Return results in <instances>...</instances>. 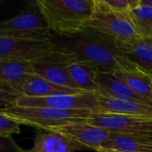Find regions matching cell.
Instances as JSON below:
<instances>
[{
	"label": "cell",
	"instance_id": "cell-1",
	"mask_svg": "<svg viewBox=\"0 0 152 152\" xmlns=\"http://www.w3.org/2000/svg\"><path fill=\"white\" fill-rule=\"evenodd\" d=\"M57 44L72 52L79 60L94 64L100 73L139 69L118 49L114 43L93 33L84 32Z\"/></svg>",
	"mask_w": 152,
	"mask_h": 152
},
{
	"label": "cell",
	"instance_id": "cell-2",
	"mask_svg": "<svg viewBox=\"0 0 152 152\" xmlns=\"http://www.w3.org/2000/svg\"><path fill=\"white\" fill-rule=\"evenodd\" d=\"M51 30L61 37L81 35L93 16L95 0H37Z\"/></svg>",
	"mask_w": 152,
	"mask_h": 152
},
{
	"label": "cell",
	"instance_id": "cell-3",
	"mask_svg": "<svg viewBox=\"0 0 152 152\" xmlns=\"http://www.w3.org/2000/svg\"><path fill=\"white\" fill-rule=\"evenodd\" d=\"M0 111L20 125L48 130V132L69 124L86 122L94 114V111L88 110H61L43 107H18L13 105L3 107Z\"/></svg>",
	"mask_w": 152,
	"mask_h": 152
},
{
	"label": "cell",
	"instance_id": "cell-4",
	"mask_svg": "<svg viewBox=\"0 0 152 152\" xmlns=\"http://www.w3.org/2000/svg\"><path fill=\"white\" fill-rule=\"evenodd\" d=\"M84 32L95 34L115 45L139 37L130 17L111 11L103 0H95L94 12L86 25Z\"/></svg>",
	"mask_w": 152,
	"mask_h": 152
},
{
	"label": "cell",
	"instance_id": "cell-5",
	"mask_svg": "<svg viewBox=\"0 0 152 152\" xmlns=\"http://www.w3.org/2000/svg\"><path fill=\"white\" fill-rule=\"evenodd\" d=\"M51 28L36 2L0 25V36L15 38H51Z\"/></svg>",
	"mask_w": 152,
	"mask_h": 152
},
{
	"label": "cell",
	"instance_id": "cell-6",
	"mask_svg": "<svg viewBox=\"0 0 152 152\" xmlns=\"http://www.w3.org/2000/svg\"><path fill=\"white\" fill-rule=\"evenodd\" d=\"M56 47V43L51 38H15L0 36V60L40 62L49 57Z\"/></svg>",
	"mask_w": 152,
	"mask_h": 152
},
{
	"label": "cell",
	"instance_id": "cell-7",
	"mask_svg": "<svg viewBox=\"0 0 152 152\" xmlns=\"http://www.w3.org/2000/svg\"><path fill=\"white\" fill-rule=\"evenodd\" d=\"M12 105L18 107H43L61 110H88L94 113H100V105L96 95L84 92L75 94H61L45 97L20 96Z\"/></svg>",
	"mask_w": 152,
	"mask_h": 152
},
{
	"label": "cell",
	"instance_id": "cell-8",
	"mask_svg": "<svg viewBox=\"0 0 152 152\" xmlns=\"http://www.w3.org/2000/svg\"><path fill=\"white\" fill-rule=\"evenodd\" d=\"M86 123L102 127L112 133L152 137V118L111 113H94L86 120Z\"/></svg>",
	"mask_w": 152,
	"mask_h": 152
},
{
	"label": "cell",
	"instance_id": "cell-9",
	"mask_svg": "<svg viewBox=\"0 0 152 152\" xmlns=\"http://www.w3.org/2000/svg\"><path fill=\"white\" fill-rule=\"evenodd\" d=\"M34 74L31 62L4 59L0 60V85L2 102L6 106L12 103V94L27 78Z\"/></svg>",
	"mask_w": 152,
	"mask_h": 152
},
{
	"label": "cell",
	"instance_id": "cell-10",
	"mask_svg": "<svg viewBox=\"0 0 152 152\" xmlns=\"http://www.w3.org/2000/svg\"><path fill=\"white\" fill-rule=\"evenodd\" d=\"M53 132L65 134L84 145L88 150H94L96 151L103 148L104 144L111 136L110 131L90 125L86 122L69 124L55 129Z\"/></svg>",
	"mask_w": 152,
	"mask_h": 152
},
{
	"label": "cell",
	"instance_id": "cell-11",
	"mask_svg": "<svg viewBox=\"0 0 152 152\" xmlns=\"http://www.w3.org/2000/svg\"><path fill=\"white\" fill-rule=\"evenodd\" d=\"M78 93L82 92L54 85L45 78L33 74L28 78H27L18 88L15 89L12 94V103L18 97L20 96L45 97L61 94H75Z\"/></svg>",
	"mask_w": 152,
	"mask_h": 152
},
{
	"label": "cell",
	"instance_id": "cell-12",
	"mask_svg": "<svg viewBox=\"0 0 152 152\" xmlns=\"http://www.w3.org/2000/svg\"><path fill=\"white\" fill-rule=\"evenodd\" d=\"M16 149L19 152H74L88 150L70 137L53 131L37 134L33 147L29 150H22L18 146Z\"/></svg>",
	"mask_w": 152,
	"mask_h": 152
},
{
	"label": "cell",
	"instance_id": "cell-13",
	"mask_svg": "<svg viewBox=\"0 0 152 152\" xmlns=\"http://www.w3.org/2000/svg\"><path fill=\"white\" fill-rule=\"evenodd\" d=\"M116 46L134 64L152 77V37H137Z\"/></svg>",
	"mask_w": 152,
	"mask_h": 152
},
{
	"label": "cell",
	"instance_id": "cell-14",
	"mask_svg": "<svg viewBox=\"0 0 152 152\" xmlns=\"http://www.w3.org/2000/svg\"><path fill=\"white\" fill-rule=\"evenodd\" d=\"M68 72L78 90L98 95H104L98 85L97 75L99 69L92 63L79 60L69 63L67 66Z\"/></svg>",
	"mask_w": 152,
	"mask_h": 152
},
{
	"label": "cell",
	"instance_id": "cell-15",
	"mask_svg": "<svg viewBox=\"0 0 152 152\" xmlns=\"http://www.w3.org/2000/svg\"><path fill=\"white\" fill-rule=\"evenodd\" d=\"M96 95L100 113H111L152 118V105L132 101H121L108 96Z\"/></svg>",
	"mask_w": 152,
	"mask_h": 152
},
{
	"label": "cell",
	"instance_id": "cell-16",
	"mask_svg": "<svg viewBox=\"0 0 152 152\" xmlns=\"http://www.w3.org/2000/svg\"><path fill=\"white\" fill-rule=\"evenodd\" d=\"M97 82L104 95L121 101H132L152 105L151 101L146 100L135 94L122 80L114 73H98Z\"/></svg>",
	"mask_w": 152,
	"mask_h": 152
},
{
	"label": "cell",
	"instance_id": "cell-17",
	"mask_svg": "<svg viewBox=\"0 0 152 152\" xmlns=\"http://www.w3.org/2000/svg\"><path fill=\"white\" fill-rule=\"evenodd\" d=\"M103 148L126 152H152V137L111 132Z\"/></svg>",
	"mask_w": 152,
	"mask_h": 152
},
{
	"label": "cell",
	"instance_id": "cell-18",
	"mask_svg": "<svg viewBox=\"0 0 152 152\" xmlns=\"http://www.w3.org/2000/svg\"><path fill=\"white\" fill-rule=\"evenodd\" d=\"M135 94L152 102V77L141 69L134 70H120L114 73Z\"/></svg>",
	"mask_w": 152,
	"mask_h": 152
},
{
	"label": "cell",
	"instance_id": "cell-19",
	"mask_svg": "<svg viewBox=\"0 0 152 152\" xmlns=\"http://www.w3.org/2000/svg\"><path fill=\"white\" fill-rule=\"evenodd\" d=\"M129 17L139 37H152V7L141 4L140 0L134 7Z\"/></svg>",
	"mask_w": 152,
	"mask_h": 152
},
{
	"label": "cell",
	"instance_id": "cell-20",
	"mask_svg": "<svg viewBox=\"0 0 152 152\" xmlns=\"http://www.w3.org/2000/svg\"><path fill=\"white\" fill-rule=\"evenodd\" d=\"M103 2L111 11L129 17L132 9L136 6L138 0H103Z\"/></svg>",
	"mask_w": 152,
	"mask_h": 152
},
{
	"label": "cell",
	"instance_id": "cell-21",
	"mask_svg": "<svg viewBox=\"0 0 152 152\" xmlns=\"http://www.w3.org/2000/svg\"><path fill=\"white\" fill-rule=\"evenodd\" d=\"M20 124L14 119L9 118L0 111V135L4 138L10 137L12 134H19Z\"/></svg>",
	"mask_w": 152,
	"mask_h": 152
},
{
	"label": "cell",
	"instance_id": "cell-22",
	"mask_svg": "<svg viewBox=\"0 0 152 152\" xmlns=\"http://www.w3.org/2000/svg\"><path fill=\"white\" fill-rule=\"evenodd\" d=\"M97 152H126V151H118V150H110V149H104V148H102L101 150H99Z\"/></svg>",
	"mask_w": 152,
	"mask_h": 152
},
{
	"label": "cell",
	"instance_id": "cell-23",
	"mask_svg": "<svg viewBox=\"0 0 152 152\" xmlns=\"http://www.w3.org/2000/svg\"><path fill=\"white\" fill-rule=\"evenodd\" d=\"M140 2L142 4H146V5H149V6L152 7V0H140Z\"/></svg>",
	"mask_w": 152,
	"mask_h": 152
},
{
	"label": "cell",
	"instance_id": "cell-24",
	"mask_svg": "<svg viewBox=\"0 0 152 152\" xmlns=\"http://www.w3.org/2000/svg\"><path fill=\"white\" fill-rule=\"evenodd\" d=\"M151 88H152V82H151Z\"/></svg>",
	"mask_w": 152,
	"mask_h": 152
}]
</instances>
